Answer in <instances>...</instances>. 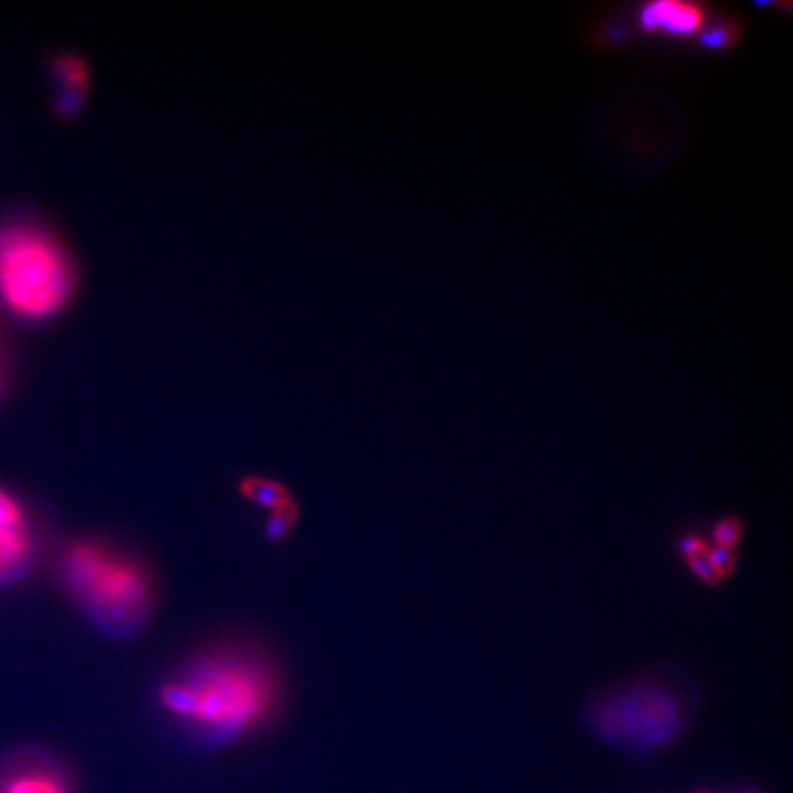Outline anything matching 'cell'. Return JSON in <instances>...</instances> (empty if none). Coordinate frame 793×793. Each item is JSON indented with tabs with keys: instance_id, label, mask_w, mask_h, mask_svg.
<instances>
[{
	"instance_id": "9a60e30c",
	"label": "cell",
	"mask_w": 793,
	"mask_h": 793,
	"mask_svg": "<svg viewBox=\"0 0 793 793\" xmlns=\"http://www.w3.org/2000/svg\"><path fill=\"white\" fill-rule=\"evenodd\" d=\"M6 384V369H4V362H2V355H0V393Z\"/></svg>"
},
{
	"instance_id": "52a82bcc",
	"label": "cell",
	"mask_w": 793,
	"mask_h": 793,
	"mask_svg": "<svg viewBox=\"0 0 793 793\" xmlns=\"http://www.w3.org/2000/svg\"><path fill=\"white\" fill-rule=\"evenodd\" d=\"M37 555L34 525H0V582L13 581L32 568Z\"/></svg>"
},
{
	"instance_id": "4fadbf2b",
	"label": "cell",
	"mask_w": 793,
	"mask_h": 793,
	"mask_svg": "<svg viewBox=\"0 0 793 793\" xmlns=\"http://www.w3.org/2000/svg\"><path fill=\"white\" fill-rule=\"evenodd\" d=\"M687 564H689V568L693 571L694 577L696 579H700V581L704 582V584H709V586H716V584H720L722 579H720V575L716 573L715 568H713V564L709 562L707 559V555L704 553H700V555H696L693 559L687 560Z\"/></svg>"
},
{
	"instance_id": "5bb4252c",
	"label": "cell",
	"mask_w": 793,
	"mask_h": 793,
	"mask_svg": "<svg viewBox=\"0 0 793 793\" xmlns=\"http://www.w3.org/2000/svg\"><path fill=\"white\" fill-rule=\"evenodd\" d=\"M705 549H707V544H705L704 538H700L698 535H687L680 540V553L685 560L693 559L696 555L704 553Z\"/></svg>"
},
{
	"instance_id": "8fae6325",
	"label": "cell",
	"mask_w": 793,
	"mask_h": 793,
	"mask_svg": "<svg viewBox=\"0 0 793 793\" xmlns=\"http://www.w3.org/2000/svg\"><path fill=\"white\" fill-rule=\"evenodd\" d=\"M742 533H744V527H742L738 518H733V516L724 518V520H720V522L716 524L715 531H713L715 546L733 549L737 546L738 542H740Z\"/></svg>"
},
{
	"instance_id": "9c48e42d",
	"label": "cell",
	"mask_w": 793,
	"mask_h": 793,
	"mask_svg": "<svg viewBox=\"0 0 793 793\" xmlns=\"http://www.w3.org/2000/svg\"><path fill=\"white\" fill-rule=\"evenodd\" d=\"M641 24L648 32L669 35H691L704 24V12L696 4L658 2L641 13Z\"/></svg>"
},
{
	"instance_id": "8992f818",
	"label": "cell",
	"mask_w": 793,
	"mask_h": 793,
	"mask_svg": "<svg viewBox=\"0 0 793 793\" xmlns=\"http://www.w3.org/2000/svg\"><path fill=\"white\" fill-rule=\"evenodd\" d=\"M243 491L246 498L261 505L263 509L269 511L267 529L270 538L283 537L294 527L296 520V503L292 500L291 492L287 491L278 481L267 480V478H246L243 483Z\"/></svg>"
},
{
	"instance_id": "30bf717a",
	"label": "cell",
	"mask_w": 793,
	"mask_h": 793,
	"mask_svg": "<svg viewBox=\"0 0 793 793\" xmlns=\"http://www.w3.org/2000/svg\"><path fill=\"white\" fill-rule=\"evenodd\" d=\"M32 524L28 513L24 511L23 503L19 502L15 496L10 492L2 491L0 489V525H17Z\"/></svg>"
},
{
	"instance_id": "ba28073f",
	"label": "cell",
	"mask_w": 793,
	"mask_h": 793,
	"mask_svg": "<svg viewBox=\"0 0 793 793\" xmlns=\"http://www.w3.org/2000/svg\"><path fill=\"white\" fill-rule=\"evenodd\" d=\"M50 72L56 81V105L61 114L78 111L89 89V65L76 54H61L52 61Z\"/></svg>"
},
{
	"instance_id": "7a4b0ae2",
	"label": "cell",
	"mask_w": 793,
	"mask_h": 793,
	"mask_svg": "<svg viewBox=\"0 0 793 793\" xmlns=\"http://www.w3.org/2000/svg\"><path fill=\"white\" fill-rule=\"evenodd\" d=\"M59 577L90 625L114 641L138 636L155 614L157 584L146 560L109 538L70 542Z\"/></svg>"
},
{
	"instance_id": "7c38bea8",
	"label": "cell",
	"mask_w": 793,
	"mask_h": 793,
	"mask_svg": "<svg viewBox=\"0 0 793 793\" xmlns=\"http://www.w3.org/2000/svg\"><path fill=\"white\" fill-rule=\"evenodd\" d=\"M705 555H707V559L709 562L713 564V568H715L716 573L720 575V579L724 581L726 577H729L735 568H737V557H735V553H733V549L727 548H720V546H707L705 549Z\"/></svg>"
},
{
	"instance_id": "5b68a950",
	"label": "cell",
	"mask_w": 793,
	"mask_h": 793,
	"mask_svg": "<svg viewBox=\"0 0 793 793\" xmlns=\"http://www.w3.org/2000/svg\"><path fill=\"white\" fill-rule=\"evenodd\" d=\"M0 793H79L78 777L48 749H19L0 766Z\"/></svg>"
},
{
	"instance_id": "6da1fadb",
	"label": "cell",
	"mask_w": 793,
	"mask_h": 793,
	"mask_svg": "<svg viewBox=\"0 0 793 793\" xmlns=\"http://www.w3.org/2000/svg\"><path fill=\"white\" fill-rule=\"evenodd\" d=\"M283 678L248 645H213L184 659L155 691L158 713L191 749L232 748L263 733L280 715Z\"/></svg>"
},
{
	"instance_id": "277c9868",
	"label": "cell",
	"mask_w": 793,
	"mask_h": 793,
	"mask_svg": "<svg viewBox=\"0 0 793 793\" xmlns=\"http://www.w3.org/2000/svg\"><path fill=\"white\" fill-rule=\"evenodd\" d=\"M617 720L603 722L604 735L617 733V738H628L639 748L665 746L680 729L678 704L669 694L652 689H637L626 694L615 707L612 716Z\"/></svg>"
},
{
	"instance_id": "3957f363",
	"label": "cell",
	"mask_w": 793,
	"mask_h": 793,
	"mask_svg": "<svg viewBox=\"0 0 793 793\" xmlns=\"http://www.w3.org/2000/svg\"><path fill=\"white\" fill-rule=\"evenodd\" d=\"M79 287L76 257L43 221L0 224V307L26 324L65 313Z\"/></svg>"
}]
</instances>
